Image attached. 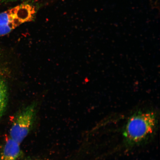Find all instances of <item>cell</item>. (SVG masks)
Segmentation results:
<instances>
[{"instance_id":"cell-5","label":"cell","mask_w":160,"mask_h":160,"mask_svg":"<svg viewBox=\"0 0 160 160\" xmlns=\"http://www.w3.org/2000/svg\"><path fill=\"white\" fill-rule=\"evenodd\" d=\"M8 101V91L4 82L0 78V118L5 109Z\"/></svg>"},{"instance_id":"cell-4","label":"cell","mask_w":160,"mask_h":160,"mask_svg":"<svg viewBox=\"0 0 160 160\" xmlns=\"http://www.w3.org/2000/svg\"><path fill=\"white\" fill-rule=\"evenodd\" d=\"M21 152L20 144L10 138L5 144L0 160H17Z\"/></svg>"},{"instance_id":"cell-2","label":"cell","mask_w":160,"mask_h":160,"mask_svg":"<svg viewBox=\"0 0 160 160\" xmlns=\"http://www.w3.org/2000/svg\"><path fill=\"white\" fill-rule=\"evenodd\" d=\"M36 13L35 6L27 3L0 13V36L8 34L23 23L33 21Z\"/></svg>"},{"instance_id":"cell-6","label":"cell","mask_w":160,"mask_h":160,"mask_svg":"<svg viewBox=\"0 0 160 160\" xmlns=\"http://www.w3.org/2000/svg\"><path fill=\"white\" fill-rule=\"evenodd\" d=\"M17 1H18V0H0V4L9 3Z\"/></svg>"},{"instance_id":"cell-3","label":"cell","mask_w":160,"mask_h":160,"mask_svg":"<svg viewBox=\"0 0 160 160\" xmlns=\"http://www.w3.org/2000/svg\"><path fill=\"white\" fill-rule=\"evenodd\" d=\"M35 105L28 106L16 117L10 131V138L21 144L28 134L34 119Z\"/></svg>"},{"instance_id":"cell-7","label":"cell","mask_w":160,"mask_h":160,"mask_svg":"<svg viewBox=\"0 0 160 160\" xmlns=\"http://www.w3.org/2000/svg\"></svg>"},{"instance_id":"cell-1","label":"cell","mask_w":160,"mask_h":160,"mask_svg":"<svg viewBox=\"0 0 160 160\" xmlns=\"http://www.w3.org/2000/svg\"><path fill=\"white\" fill-rule=\"evenodd\" d=\"M157 116L152 111H139L128 120L123 132L125 142L128 145L139 144L154 132L157 125Z\"/></svg>"}]
</instances>
